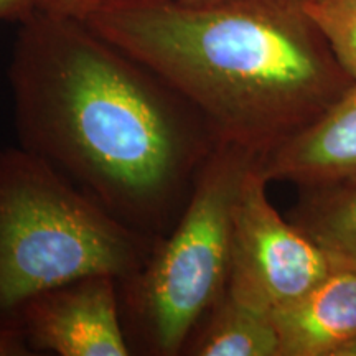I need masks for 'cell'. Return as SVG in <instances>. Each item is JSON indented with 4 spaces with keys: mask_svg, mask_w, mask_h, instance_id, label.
<instances>
[{
    "mask_svg": "<svg viewBox=\"0 0 356 356\" xmlns=\"http://www.w3.org/2000/svg\"><path fill=\"white\" fill-rule=\"evenodd\" d=\"M19 25L7 70L17 145L129 228L165 236L220 145L210 126L86 20L37 10Z\"/></svg>",
    "mask_w": 356,
    "mask_h": 356,
    "instance_id": "1",
    "label": "cell"
},
{
    "mask_svg": "<svg viewBox=\"0 0 356 356\" xmlns=\"http://www.w3.org/2000/svg\"><path fill=\"white\" fill-rule=\"evenodd\" d=\"M84 20L259 160L355 84L300 0H109Z\"/></svg>",
    "mask_w": 356,
    "mask_h": 356,
    "instance_id": "2",
    "label": "cell"
},
{
    "mask_svg": "<svg viewBox=\"0 0 356 356\" xmlns=\"http://www.w3.org/2000/svg\"><path fill=\"white\" fill-rule=\"evenodd\" d=\"M159 239L129 228L43 159L0 150V322L47 289L92 274L124 280Z\"/></svg>",
    "mask_w": 356,
    "mask_h": 356,
    "instance_id": "3",
    "label": "cell"
},
{
    "mask_svg": "<svg viewBox=\"0 0 356 356\" xmlns=\"http://www.w3.org/2000/svg\"><path fill=\"white\" fill-rule=\"evenodd\" d=\"M256 160L238 147L218 145L175 226L136 274L119 280L132 355L181 356L191 332L226 291L234 203Z\"/></svg>",
    "mask_w": 356,
    "mask_h": 356,
    "instance_id": "4",
    "label": "cell"
},
{
    "mask_svg": "<svg viewBox=\"0 0 356 356\" xmlns=\"http://www.w3.org/2000/svg\"><path fill=\"white\" fill-rule=\"evenodd\" d=\"M259 160L248 168L233 211L226 292L273 315L332 273L322 249L275 210Z\"/></svg>",
    "mask_w": 356,
    "mask_h": 356,
    "instance_id": "5",
    "label": "cell"
},
{
    "mask_svg": "<svg viewBox=\"0 0 356 356\" xmlns=\"http://www.w3.org/2000/svg\"><path fill=\"white\" fill-rule=\"evenodd\" d=\"M17 323L35 355H132L113 275H84L47 289L22 305Z\"/></svg>",
    "mask_w": 356,
    "mask_h": 356,
    "instance_id": "6",
    "label": "cell"
},
{
    "mask_svg": "<svg viewBox=\"0 0 356 356\" xmlns=\"http://www.w3.org/2000/svg\"><path fill=\"white\" fill-rule=\"evenodd\" d=\"M269 181L299 188L356 181V84L317 121L259 160Z\"/></svg>",
    "mask_w": 356,
    "mask_h": 356,
    "instance_id": "7",
    "label": "cell"
},
{
    "mask_svg": "<svg viewBox=\"0 0 356 356\" xmlns=\"http://www.w3.org/2000/svg\"><path fill=\"white\" fill-rule=\"evenodd\" d=\"M273 320L280 356H356V273L333 269Z\"/></svg>",
    "mask_w": 356,
    "mask_h": 356,
    "instance_id": "8",
    "label": "cell"
},
{
    "mask_svg": "<svg viewBox=\"0 0 356 356\" xmlns=\"http://www.w3.org/2000/svg\"><path fill=\"white\" fill-rule=\"evenodd\" d=\"M181 356H280V340L273 315L225 291L191 332Z\"/></svg>",
    "mask_w": 356,
    "mask_h": 356,
    "instance_id": "9",
    "label": "cell"
},
{
    "mask_svg": "<svg viewBox=\"0 0 356 356\" xmlns=\"http://www.w3.org/2000/svg\"><path fill=\"white\" fill-rule=\"evenodd\" d=\"M300 191L289 220L322 249L333 269L356 273V181Z\"/></svg>",
    "mask_w": 356,
    "mask_h": 356,
    "instance_id": "10",
    "label": "cell"
},
{
    "mask_svg": "<svg viewBox=\"0 0 356 356\" xmlns=\"http://www.w3.org/2000/svg\"><path fill=\"white\" fill-rule=\"evenodd\" d=\"M310 20L356 84V0H300Z\"/></svg>",
    "mask_w": 356,
    "mask_h": 356,
    "instance_id": "11",
    "label": "cell"
},
{
    "mask_svg": "<svg viewBox=\"0 0 356 356\" xmlns=\"http://www.w3.org/2000/svg\"><path fill=\"white\" fill-rule=\"evenodd\" d=\"M106 2L109 0H40L38 10L84 20Z\"/></svg>",
    "mask_w": 356,
    "mask_h": 356,
    "instance_id": "12",
    "label": "cell"
},
{
    "mask_svg": "<svg viewBox=\"0 0 356 356\" xmlns=\"http://www.w3.org/2000/svg\"><path fill=\"white\" fill-rule=\"evenodd\" d=\"M35 351L19 323L0 322V356H33Z\"/></svg>",
    "mask_w": 356,
    "mask_h": 356,
    "instance_id": "13",
    "label": "cell"
},
{
    "mask_svg": "<svg viewBox=\"0 0 356 356\" xmlns=\"http://www.w3.org/2000/svg\"><path fill=\"white\" fill-rule=\"evenodd\" d=\"M40 0H0V22L22 24L38 10Z\"/></svg>",
    "mask_w": 356,
    "mask_h": 356,
    "instance_id": "14",
    "label": "cell"
},
{
    "mask_svg": "<svg viewBox=\"0 0 356 356\" xmlns=\"http://www.w3.org/2000/svg\"><path fill=\"white\" fill-rule=\"evenodd\" d=\"M177 2L188 3V6H210V3H218L222 0H177Z\"/></svg>",
    "mask_w": 356,
    "mask_h": 356,
    "instance_id": "15",
    "label": "cell"
}]
</instances>
